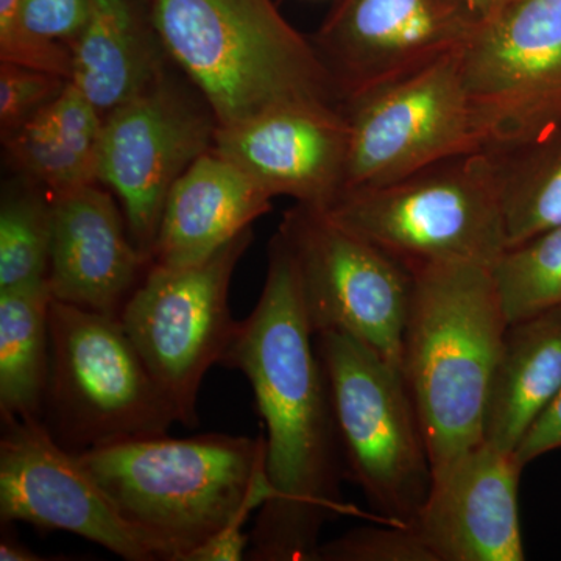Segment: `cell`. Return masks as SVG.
Returning a JSON list of instances; mask_svg holds the SVG:
<instances>
[{"mask_svg": "<svg viewBox=\"0 0 561 561\" xmlns=\"http://www.w3.org/2000/svg\"><path fill=\"white\" fill-rule=\"evenodd\" d=\"M221 365L249 379L265 423L271 497L250 534L247 559L316 561L320 531L357 513L341 497L337 427L297 272L273 238L260 301L239 321Z\"/></svg>", "mask_w": 561, "mask_h": 561, "instance_id": "6da1fadb", "label": "cell"}, {"mask_svg": "<svg viewBox=\"0 0 561 561\" xmlns=\"http://www.w3.org/2000/svg\"><path fill=\"white\" fill-rule=\"evenodd\" d=\"M154 560L187 561L271 497L265 437L206 434L119 443L79 454Z\"/></svg>", "mask_w": 561, "mask_h": 561, "instance_id": "7a4b0ae2", "label": "cell"}, {"mask_svg": "<svg viewBox=\"0 0 561 561\" xmlns=\"http://www.w3.org/2000/svg\"><path fill=\"white\" fill-rule=\"evenodd\" d=\"M165 57L231 127L291 105L341 106L311 38L273 0H144Z\"/></svg>", "mask_w": 561, "mask_h": 561, "instance_id": "3957f363", "label": "cell"}, {"mask_svg": "<svg viewBox=\"0 0 561 561\" xmlns=\"http://www.w3.org/2000/svg\"><path fill=\"white\" fill-rule=\"evenodd\" d=\"M411 271L401 371L434 471L483 440L491 378L511 321L490 264L434 262Z\"/></svg>", "mask_w": 561, "mask_h": 561, "instance_id": "277c9868", "label": "cell"}, {"mask_svg": "<svg viewBox=\"0 0 561 561\" xmlns=\"http://www.w3.org/2000/svg\"><path fill=\"white\" fill-rule=\"evenodd\" d=\"M324 210L409 268L453 261L491 265L507 250L500 162L491 150L351 187Z\"/></svg>", "mask_w": 561, "mask_h": 561, "instance_id": "5b68a950", "label": "cell"}, {"mask_svg": "<svg viewBox=\"0 0 561 561\" xmlns=\"http://www.w3.org/2000/svg\"><path fill=\"white\" fill-rule=\"evenodd\" d=\"M43 421L79 454L168 435L179 415L121 317L51 300Z\"/></svg>", "mask_w": 561, "mask_h": 561, "instance_id": "8992f818", "label": "cell"}, {"mask_svg": "<svg viewBox=\"0 0 561 561\" xmlns=\"http://www.w3.org/2000/svg\"><path fill=\"white\" fill-rule=\"evenodd\" d=\"M316 343L351 478L386 522L412 526L432 467L401 368L343 332H321Z\"/></svg>", "mask_w": 561, "mask_h": 561, "instance_id": "52a82bcc", "label": "cell"}, {"mask_svg": "<svg viewBox=\"0 0 561 561\" xmlns=\"http://www.w3.org/2000/svg\"><path fill=\"white\" fill-rule=\"evenodd\" d=\"M251 241L253 228L198 264H151L121 313L125 331L184 426H197L203 378L221 364L234 337L239 321L231 316V279Z\"/></svg>", "mask_w": 561, "mask_h": 561, "instance_id": "ba28073f", "label": "cell"}, {"mask_svg": "<svg viewBox=\"0 0 561 561\" xmlns=\"http://www.w3.org/2000/svg\"><path fill=\"white\" fill-rule=\"evenodd\" d=\"M275 236L294 262L313 334L343 332L401 368L411 268L302 203L284 214Z\"/></svg>", "mask_w": 561, "mask_h": 561, "instance_id": "9c48e42d", "label": "cell"}, {"mask_svg": "<svg viewBox=\"0 0 561 561\" xmlns=\"http://www.w3.org/2000/svg\"><path fill=\"white\" fill-rule=\"evenodd\" d=\"M460 66L486 150L545 138L561 125V0H515L482 20Z\"/></svg>", "mask_w": 561, "mask_h": 561, "instance_id": "30bf717a", "label": "cell"}, {"mask_svg": "<svg viewBox=\"0 0 561 561\" xmlns=\"http://www.w3.org/2000/svg\"><path fill=\"white\" fill-rule=\"evenodd\" d=\"M460 50L343 105L350 125L346 190L486 150L465 90Z\"/></svg>", "mask_w": 561, "mask_h": 561, "instance_id": "8fae6325", "label": "cell"}, {"mask_svg": "<svg viewBox=\"0 0 561 561\" xmlns=\"http://www.w3.org/2000/svg\"><path fill=\"white\" fill-rule=\"evenodd\" d=\"M217 121L202 98L160 79L105 116L98 179L121 202L131 241L150 262L175 181L213 150Z\"/></svg>", "mask_w": 561, "mask_h": 561, "instance_id": "7c38bea8", "label": "cell"}, {"mask_svg": "<svg viewBox=\"0 0 561 561\" xmlns=\"http://www.w3.org/2000/svg\"><path fill=\"white\" fill-rule=\"evenodd\" d=\"M481 22L468 0H337L309 38L345 105L460 50Z\"/></svg>", "mask_w": 561, "mask_h": 561, "instance_id": "4fadbf2b", "label": "cell"}, {"mask_svg": "<svg viewBox=\"0 0 561 561\" xmlns=\"http://www.w3.org/2000/svg\"><path fill=\"white\" fill-rule=\"evenodd\" d=\"M0 440V519L79 535L128 561L154 560L79 456L41 419L7 421Z\"/></svg>", "mask_w": 561, "mask_h": 561, "instance_id": "5bb4252c", "label": "cell"}, {"mask_svg": "<svg viewBox=\"0 0 561 561\" xmlns=\"http://www.w3.org/2000/svg\"><path fill=\"white\" fill-rule=\"evenodd\" d=\"M515 453L482 440L432 471L412 526L435 561H523Z\"/></svg>", "mask_w": 561, "mask_h": 561, "instance_id": "9a60e30c", "label": "cell"}, {"mask_svg": "<svg viewBox=\"0 0 561 561\" xmlns=\"http://www.w3.org/2000/svg\"><path fill=\"white\" fill-rule=\"evenodd\" d=\"M213 150L273 198L328 209L346 190L350 125L341 106H283L217 127Z\"/></svg>", "mask_w": 561, "mask_h": 561, "instance_id": "2e32d148", "label": "cell"}, {"mask_svg": "<svg viewBox=\"0 0 561 561\" xmlns=\"http://www.w3.org/2000/svg\"><path fill=\"white\" fill-rule=\"evenodd\" d=\"M90 184L51 201V300L121 317L150 262L131 241L114 194Z\"/></svg>", "mask_w": 561, "mask_h": 561, "instance_id": "e0dca14e", "label": "cell"}, {"mask_svg": "<svg viewBox=\"0 0 561 561\" xmlns=\"http://www.w3.org/2000/svg\"><path fill=\"white\" fill-rule=\"evenodd\" d=\"M272 201L241 169L209 150L169 192L151 264L187 267L208 260L267 214Z\"/></svg>", "mask_w": 561, "mask_h": 561, "instance_id": "ac0fdd59", "label": "cell"}, {"mask_svg": "<svg viewBox=\"0 0 561 561\" xmlns=\"http://www.w3.org/2000/svg\"><path fill=\"white\" fill-rule=\"evenodd\" d=\"M70 50L69 80L103 116L149 90L165 70L144 0H91L90 18Z\"/></svg>", "mask_w": 561, "mask_h": 561, "instance_id": "d6986e66", "label": "cell"}, {"mask_svg": "<svg viewBox=\"0 0 561 561\" xmlns=\"http://www.w3.org/2000/svg\"><path fill=\"white\" fill-rule=\"evenodd\" d=\"M561 389V306L512 321L491 378L483 440L515 453Z\"/></svg>", "mask_w": 561, "mask_h": 561, "instance_id": "ffe728a7", "label": "cell"}, {"mask_svg": "<svg viewBox=\"0 0 561 561\" xmlns=\"http://www.w3.org/2000/svg\"><path fill=\"white\" fill-rule=\"evenodd\" d=\"M49 284L0 290V415L43 420L49 378Z\"/></svg>", "mask_w": 561, "mask_h": 561, "instance_id": "44dd1931", "label": "cell"}, {"mask_svg": "<svg viewBox=\"0 0 561 561\" xmlns=\"http://www.w3.org/2000/svg\"><path fill=\"white\" fill-rule=\"evenodd\" d=\"M491 151L500 162L507 249L561 225V125L527 146Z\"/></svg>", "mask_w": 561, "mask_h": 561, "instance_id": "7402d4cb", "label": "cell"}, {"mask_svg": "<svg viewBox=\"0 0 561 561\" xmlns=\"http://www.w3.org/2000/svg\"><path fill=\"white\" fill-rule=\"evenodd\" d=\"M91 0H16L0 28V61L70 79L72 44L90 18Z\"/></svg>", "mask_w": 561, "mask_h": 561, "instance_id": "603a6c76", "label": "cell"}, {"mask_svg": "<svg viewBox=\"0 0 561 561\" xmlns=\"http://www.w3.org/2000/svg\"><path fill=\"white\" fill-rule=\"evenodd\" d=\"M51 201L32 181L3 191L0 205V290L46 283L49 275Z\"/></svg>", "mask_w": 561, "mask_h": 561, "instance_id": "cb8c5ba5", "label": "cell"}, {"mask_svg": "<svg viewBox=\"0 0 561 561\" xmlns=\"http://www.w3.org/2000/svg\"><path fill=\"white\" fill-rule=\"evenodd\" d=\"M508 321L561 306V225L511 247L491 264Z\"/></svg>", "mask_w": 561, "mask_h": 561, "instance_id": "d4e9b609", "label": "cell"}, {"mask_svg": "<svg viewBox=\"0 0 561 561\" xmlns=\"http://www.w3.org/2000/svg\"><path fill=\"white\" fill-rule=\"evenodd\" d=\"M2 140L18 171L50 198L99 183L98 160L70 149L39 114Z\"/></svg>", "mask_w": 561, "mask_h": 561, "instance_id": "484cf974", "label": "cell"}, {"mask_svg": "<svg viewBox=\"0 0 561 561\" xmlns=\"http://www.w3.org/2000/svg\"><path fill=\"white\" fill-rule=\"evenodd\" d=\"M316 561H435L413 526L381 523L319 546Z\"/></svg>", "mask_w": 561, "mask_h": 561, "instance_id": "4316f807", "label": "cell"}, {"mask_svg": "<svg viewBox=\"0 0 561 561\" xmlns=\"http://www.w3.org/2000/svg\"><path fill=\"white\" fill-rule=\"evenodd\" d=\"M68 79L46 70L0 61V131L2 139L33 119L62 91Z\"/></svg>", "mask_w": 561, "mask_h": 561, "instance_id": "83f0119b", "label": "cell"}, {"mask_svg": "<svg viewBox=\"0 0 561 561\" xmlns=\"http://www.w3.org/2000/svg\"><path fill=\"white\" fill-rule=\"evenodd\" d=\"M561 449V389L540 413L516 446L515 456L524 468L546 454Z\"/></svg>", "mask_w": 561, "mask_h": 561, "instance_id": "f1b7e54d", "label": "cell"}, {"mask_svg": "<svg viewBox=\"0 0 561 561\" xmlns=\"http://www.w3.org/2000/svg\"><path fill=\"white\" fill-rule=\"evenodd\" d=\"M243 527H230L214 535L210 540L191 553L187 561H239L249 553L250 535Z\"/></svg>", "mask_w": 561, "mask_h": 561, "instance_id": "f546056e", "label": "cell"}, {"mask_svg": "<svg viewBox=\"0 0 561 561\" xmlns=\"http://www.w3.org/2000/svg\"><path fill=\"white\" fill-rule=\"evenodd\" d=\"M0 560L2 561H43L46 557L33 552L27 546L22 545L20 538L5 530L3 526L2 538H0Z\"/></svg>", "mask_w": 561, "mask_h": 561, "instance_id": "4dcf8cb0", "label": "cell"}, {"mask_svg": "<svg viewBox=\"0 0 561 561\" xmlns=\"http://www.w3.org/2000/svg\"><path fill=\"white\" fill-rule=\"evenodd\" d=\"M474 10L481 14L482 20H486V18L494 16V14L500 13L502 9L511 5L515 0H468Z\"/></svg>", "mask_w": 561, "mask_h": 561, "instance_id": "1f68e13d", "label": "cell"}]
</instances>
